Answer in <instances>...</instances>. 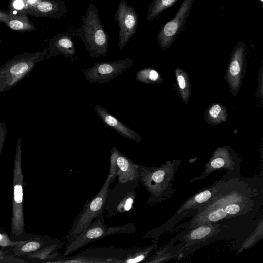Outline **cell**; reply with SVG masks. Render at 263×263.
<instances>
[{"instance_id": "cell-2", "label": "cell", "mask_w": 263, "mask_h": 263, "mask_svg": "<svg viewBox=\"0 0 263 263\" xmlns=\"http://www.w3.org/2000/svg\"><path fill=\"white\" fill-rule=\"evenodd\" d=\"M181 162L180 159H173L159 167L139 165L140 182L150 194L147 205L157 204L173 197L174 190L172 182Z\"/></svg>"}, {"instance_id": "cell-31", "label": "cell", "mask_w": 263, "mask_h": 263, "mask_svg": "<svg viewBox=\"0 0 263 263\" xmlns=\"http://www.w3.org/2000/svg\"><path fill=\"white\" fill-rule=\"evenodd\" d=\"M26 0H11L8 10L14 14H26Z\"/></svg>"}, {"instance_id": "cell-35", "label": "cell", "mask_w": 263, "mask_h": 263, "mask_svg": "<svg viewBox=\"0 0 263 263\" xmlns=\"http://www.w3.org/2000/svg\"><path fill=\"white\" fill-rule=\"evenodd\" d=\"M5 252L3 251L2 250L0 251V262H4L5 257H6L5 255Z\"/></svg>"}, {"instance_id": "cell-30", "label": "cell", "mask_w": 263, "mask_h": 263, "mask_svg": "<svg viewBox=\"0 0 263 263\" xmlns=\"http://www.w3.org/2000/svg\"><path fill=\"white\" fill-rule=\"evenodd\" d=\"M43 245V241H27L26 243L16 246V247L14 249V252L17 254L34 252L41 248Z\"/></svg>"}, {"instance_id": "cell-27", "label": "cell", "mask_w": 263, "mask_h": 263, "mask_svg": "<svg viewBox=\"0 0 263 263\" xmlns=\"http://www.w3.org/2000/svg\"><path fill=\"white\" fill-rule=\"evenodd\" d=\"M137 81L147 84H160L164 79L157 70L150 68H145L138 71L135 75Z\"/></svg>"}, {"instance_id": "cell-20", "label": "cell", "mask_w": 263, "mask_h": 263, "mask_svg": "<svg viewBox=\"0 0 263 263\" xmlns=\"http://www.w3.org/2000/svg\"><path fill=\"white\" fill-rule=\"evenodd\" d=\"M95 111L104 124L121 136L136 142L141 141L139 133L124 124L101 105H96Z\"/></svg>"}, {"instance_id": "cell-37", "label": "cell", "mask_w": 263, "mask_h": 263, "mask_svg": "<svg viewBox=\"0 0 263 263\" xmlns=\"http://www.w3.org/2000/svg\"><path fill=\"white\" fill-rule=\"evenodd\" d=\"M1 39H0V42H1Z\"/></svg>"}, {"instance_id": "cell-22", "label": "cell", "mask_w": 263, "mask_h": 263, "mask_svg": "<svg viewBox=\"0 0 263 263\" xmlns=\"http://www.w3.org/2000/svg\"><path fill=\"white\" fill-rule=\"evenodd\" d=\"M175 242L174 239H172L168 242L155 252L153 255L148 257L144 262L159 263L181 258L183 257V248L180 243L174 246Z\"/></svg>"}, {"instance_id": "cell-24", "label": "cell", "mask_w": 263, "mask_h": 263, "mask_svg": "<svg viewBox=\"0 0 263 263\" xmlns=\"http://www.w3.org/2000/svg\"><path fill=\"white\" fill-rule=\"evenodd\" d=\"M175 74L178 94L187 105L191 95V84L188 73L181 68L177 67Z\"/></svg>"}, {"instance_id": "cell-11", "label": "cell", "mask_w": 263, "mask_h": 263, "mask_svg": "<svg viewBox=\"0 0 263 263\" xmlns=\"http://www.w3.org/2000/svg\"><path fill=\"white\" fill-rule=\"evenodd\" d=\"M241 163V158L230 146L217 147L205 164L204 170L202 173L191 179L190 183L203 180L217 170H224L227 173L241 175L240 167Z\"/></svg>"}, {"instance_id": "cell-28", "label": "cell", "mask_w": 263, "mask_h": 263, "mask_svg": "<svg viewBox=\"0 0 263 263\" xmlns=\"http://www.w3.org/2000/svg\"><path fill=\"white\" fill-rule=\"evenodd\" d=\"M263 219L261 218L259 222L256 225L254 230L248 235L241 245L239 247L235 255L241 253L245 250L248 249L253 246L255 244L260 241L263 237Z\"/></svg>"}, {"instance_id": "cell-33", "label": "cell", "mask_w": 263, "mask_h": 263, "mask_svg": "<svg viewBox=\"0 0 263 263\" xmlns=\"http://www.w3.org/2000/svg\"><path fill=\"white\" fill-rule=\"evenodd\" d=\"M7 133L6 122L5 121L0 122V155L5 142Z\"/></svg>"}, {"instance_id": "cell-13", "label": "cell", "mask_w": 263, "mask_h": 263, "mask_svg": "<svg viewBox=\"0 0 263 263\" xmlns=\"http://www.w3.org/2000/svg\"><path fill=\"white\" fill-rule=\"evenodd\" d=\"M133 65V60L126 58L109 62H95L92 67L82 71L89 83L102 84L110 81Z\"/></svg>"}, {"instance_id": "cell-4", "label": "cell", "mask_w": 263, "mask_h": 263, "mask_svg": "<svg viewBox=\"0 0 263 263\" xmlns=\"http://www.w3.org/2000/svg\"><path fill=\"white\" fill-rule=\"evenodd\" d=\"M48 54L47 47L42 51L25 52L0 65V93L14 87L30 73L37 63L46 60Z\"/></svg>"}, {"instance_id": "cell-6", "label": "cell", "mask_w": 263, "mask_h": 263, "mask_svg": "<svg viewBox=\"0 0 263 263\" xmlns=\"http://www.w3.org/2000/svg\"><path fill=\"white\" fill-rule=\"evenodd\" d=\"M135 232L136 227L133 223L117 226H107L105 223L102 213L73 240L67 242L63 256H67L85 246L107 236L123 233L132 234Z\"/></svg>"}, {"instance_id": "cell-17", "label": "cell", "mask_w": 263, "mask_h": 263, "mask_svg": "<svg viewBox=\"0 0 263 263\" xmlns=\"http://www.w3.org/2000/svg\"><path fill=\"white\" fill-rule=\"evenodd\" d=\"M227 229L226 226L220 223L200 224L186 230H184L173 239L175 242H179V243L182 247L183 256L184 251H187L190 247L204 242Z\"/></svg>"}, {"instance_id": "cell-16", "label": "cell", "mask_w": 263, "mask_h": 263, "mask_svg": "<svg viewBox=\"0 0 263 263\" xmlns=\"http://www.w3.org/2000/svg\"><path fill=\"white\" fill-rule=\"evenodd\" d=\"M109 173L112 175V182L118 176L119 183H126L140 180L139 165L121 153L116 147L112 146L110 158Z\"/></svg>"}, {"instance_id": "cell-9", "label": "cell", "mask_w": 263, "mask_h": 263, "mask_svg": "<svg viewBox=\"0 0 263 263\" xmlns=\"http://www.w3.org/2000/svg\"><path fill=\"white\" fill-rule=\"evenodd\" d=\"M139 247L120 249L114 247H101L87 249L76 255L64 257L58 253L50 262H124Z\"/></svg>"}, {"instance_id": "cell-3", "label": "cell", "mask_w": 263, "mask_h": 263, "mask_svg": "<svg viewBox=\"0 0 263 263\" xmlns=\"http://www.w3.org/2000/svg\"><path fill=\"white\" fill-rule=\"evenodd\" d=\"M82 24L78 29V36L90 56H106L108 52L109 36L104 29L98 10L94 3L89 5L85 15L81 16Z\"/></svg>"}, {"instance_id": "cell-7", "label": "cell", "mask_w": 263, "mask_h": 263, "mask_svg": "<svg viewBox=\"0 0 263 263\" xmlns=\"http://www.w3.org/2000/svg\"><path fill=\"white\" fill-rule=\"evenodd\" d=\"M24 175L22 168V143L18 137L13 170V199L10 236L22 235L25 230L23 212Z\"/></svg>"}, {"instance_id": "cell-12", "label": "cell", "mask_w": 263, "mask_h": 263, "mask_svg": "<svg viewBox=\"0 0 263 263\" xmlns=\"http://www.w3.org/2000/svg\"><path fill=\"white\" fill-rule=\"evenodd\" d=\"M194 0H183L175 16L165 23L157 35L160 49L166 50L181 31L185 29Z\"/></svg>"}, {"instance_id": "cell-15", "label": "cell", "mask_w": 263, "mask_h": 263, "mask_svg": "<svg viewBox=\"0 0 263 263\" xmlns=\"http://www.w3.org/2000/svg\"><path fill=\"white\" fill-rule=\"evenodd\" d=\"M119 27L118 47L122 49L135 34L139 23V17L135 8L128 5L126 0H120L115 15Z\"/></svg>"}, {"instance_id": "cell-21", "label": "cell", "mask_w": 263, "mask_h": 263, "mask_svg": "<svg viewBox=\"0 0 263 263\" xmlns=\"http://www.w3.org/2000/svg\"><path fill=\"white\" fill-rule=\"evenodd\" d=\"M0 22L11 30L19 32H30L36 29L27 14H14L9 10L0 9Z\"/></svg>"}, {"instance_id": "cell-19", "label": "cell", "mask_w": 263, "mask_h": 263, "mask_svg": "<svg viewBox=\"0 0 263 263\" xmlns=\"http://www.w3.org/2000/svg\"><path fill=\"white\" fill-rule=\"evenodd\" d=\"M48 59L51 57L58 55L70 57L76 63L78 60L76 57V49L72 36L68 33H60L53 36L49 40Z\"/></svg>"}, {"instance_id": "cell-36", "label": "cell", "mask_w": 263, "mask_h": 263, "mask_svg": "<svg viewBox=\"0 0 263 263\" xmlns=\"http://www.w3.org/2000/svg\"><path fill=\"white\" fill-rule=\"evenodd\" d=\"M261 3H262L263 0H258Z\"/></svg>"}, {"instance_id": "cell-14", "label": "cell", "mask_w": 263, "mask_h": 263, "mask_svg": "<svg viewBox=\"0 0 263 263\" xmlns=\"http://www.w3.org/2000/svg\"><path fill=\"white\" fill-rule=\"evenodd\" d=\"M246 45L241 41L234 46L226 72L225 79L228 84L230 92L235 97L239 93L245 72Z\"/></svg>"}, {"instance_id": "cell-8", "label": "cell", "mask_w": 263, "mask_h": 263, "mask_svg": "<svg viewBox=\"0 0 263 263\" xmlns=\"http://www.w3.org/2000/svg\"><path fill=\"white\" fill-rule=\"evenodd\" d=\"M112 183V175L108 173L101 188L91 200L84 205L66 236L67 242L73 240L99 215L104 211L105 203L108 190Z\"/></svg>"}, {"instance_id": "cell-26", "label": "cell", "mask_w": 263, "mask_h": 263, "mask_svg": "<svg viewBox=\"0 0 263 263\" xmlns=\"http://www.w3.org/2000/svg\"><path fill=\"white\" fill-rule=\"evenodd\" d=\"M158 240L153 239L149 245L143 248L139 247L137 250L129 255L124 262L136 263L144 261L150 255L151 253L158 247Z\"/></svg>"}, {"instance_id": "cell-1", "label": "cell", "mask_w": 263, "mask_h": 263, "mask_svg": "<svg viewBox=\"0 0 263 263\" xmlns=\"http://www.w3.org/2000/svg\"><path fill=\"white\" fill-rule=\"evenodd\" d=\"M262 179L245 178L226 173L210 200L179 229L185 230L198 225L220 223L228 226V220L256 214L262 204Z\"/></svg>"}, {"instance_id": "cell-18", "label": "cell", "mask_w": 263, "mask_h": 263, "mask_svg": "<svg viewBox=\"0 0 263 263\" xmlns=\"http://www.w3.org/2000/svg\"><path fill=\"white\" fill-rule=\"evenodd\" d=\"M25 13L35 17L60 20L67 16L68 10L63 0H36L26 8Z\"/></svg>"}, {"instance_id": "cell-10", "label": "cell", "mask_w": 263, "mask_h": 263, "mask_svg": "<svg viewBox=\"0 0 263 263\" xmlns=\"http://www.w3.org/2000/svg\"><path fill=\"white\" fill-rule=\"evenodd\" d=\"M139 182L138 179L124 183L118 182L112 189H108L104 206L108 218L132 209L137 197L136 189L140 187Z\"/></svg>"}, {"instance_id": "cell-25", "label": "cell", "mask_w": 263, "mask_h": 263, "mask_svg": "<svg viewBox=\"0 0 263 263\" xmlns=\"http://www.w3.org/2000/svg\"><path fill=\"white\" fill-rule=\"evenodd\" d=\"M65 242L57 239L51 244L45 247L41 248L34 253L28 255L30 258H37L40 260H48L46 262L54 259L59 253L57 251L63 247Z\"/></svg>"}, {"instance_id": "cell-5", "label": "cell", "mask_w": 263, "mask_h": 263, "mask_svg": "<svg viewBox=\"0 0 263 263\" xmlns=\"http://www.w3.org/2000/svg\"><path fill=\"white\" fill-rule=\"evenodd\" d=\"M219 183V180L212 185L191 196L176 210L174 215L164 223L149 230L143 236V238L158 240L163 234L170 231L176 224L188 217L193 216L212 198Z\"/></svg>"}, {"instance_id": "cell-34", "label": "cell", "mask_w": 263, "mask_h": 263, "mask_svg": "<svg viewBox=\"0 0 263 263\" xmlns=\"http://www.w3.org/2000/svg\"><path fill=\"white\" fill-rule=\"evenodd\" d=\"M258 87L256 91V95L258 97H262V64L260 68L258 76Z\"/></svg>"}, {"instance_id": "cell-23", "label": "cell", "mask_w": 263, "mask_h": 263, "mask_svg": "<svg viewBox=\"0 0 263 263\" xmlns=\"http://www.w3.org/2000/svg\"><path fill=\"white\" fill-rule=\"evenodd\" d=\"M228 117L226 107L219 103L210 105L205 112L204 120L209 125H219L227 121Z\"/></svg>"}, {"instance_id": "cell-29", "label": "cell", "mask_w": 263, "mask_h": 263, "mask_svg": "<svg viewBox=\"0 0 263 263\" xmlns=\"http://www.w3.org/2000/svg\"><path fill=\"white\" fill-rule=\"evenodd\" d=\"M178 0H152L150 3L146 17L149 22L157 17L163 11L173 6Z\"/></svg>"}, {"instance_id": "cell-32", "label": "cell", "mask_w": 263, "mask_h": 263, "mask_svg": "<svg viewBox=\"0 0 263 263\" xmlns=\"http://www.w3.org/2000/svg\"><path fill=\"white\" fill-rule=\"evenodd\" d=\"M27 241H18V242H12L7 234H1L0 233V246L2 247H6L9 246H17L19 245H21L24 243L26 242Z\"/></svg>"}]
</instances>
